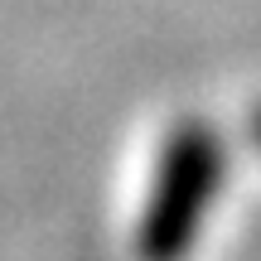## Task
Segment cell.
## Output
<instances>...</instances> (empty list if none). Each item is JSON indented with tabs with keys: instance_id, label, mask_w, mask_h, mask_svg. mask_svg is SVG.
<instances>
[{
	"instance_id": "6da1fadb",
	"label": "cell",
	"mask_w": 261,
	"mask_h": 261,
	"mask_svg": "<svg viewBox=\"0 0 261 261\" xmlns=\"http://www.w3.org/2000/svg\"><path fill=\"white\" fill-rule=\"evenodd\" d=\"M223 140L213 136V126L189 116L169 130L165 150L155 165V184L140 208L136 223V256L140 261H189L198 232L208 223V208L223 184Z\"/></svg>"
},
{
	"instance_id": "7a4b0ae2",
	"label": "cell",
	"mask_w": 261,
	"mask_h": 261,
	"mask_svg": "<svg viewBox=\"0 0 261 261\" xmlns=\"http://www.w3.org/2000/svg\"><path fill=\"white\" fill-rule=\"evenodd\" d=\"M252 136H256V145H261V112H256V121H252Z\"/></svg>"
}]
</instances>
